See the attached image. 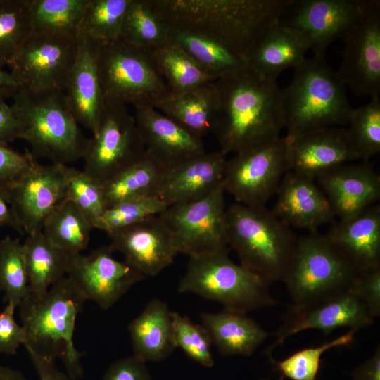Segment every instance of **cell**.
<instances>
[{"label": "cell", "mask_w": 380, "mask_h": 380, "mask_svg": "<svg viewBox=\"0 0 380 380\" xmlns=\"http://www.w3.org/2000/svg\"><path fill=\"white\" fill-rule=\"evenodd\" d=\"M218 108L213 133L220 151L239 153L272 141L284 129L282 89L247 65L214 82Z\"/></svg>", "instance_id": "obj_1"}, {"label": "cell", "mask_w": 380, "mask_h": 380, "mask_svg": "<svg viewBox=\"0 0 380 380\" xmlns=\"http://www.w3.org/2000/svg\"><path fill=\"white\" fill-rule=\"evenodd\" d=\"M170 30L216 39L245 57L291 0H151Z\"/></svg>", "instance_id": "obj_2"}, {"label": "cell", "mask_w": 380, "mask_h": 380, "mask_svg": "<svg viewBox=\"0 0 380 380\" xmlns=\"http://www.w3.org/2000/svg\"><path fill=\"white\" fill-rule=\"evenodd\" d=\"M85 300L65 276L42 296L28 293L19 305L26 350L53 361L60 358L70 380L83 376L82 353L74 345L73 334L77 317Z\"/></svg>", "instance_id": "obj_3"}, {"label": "cell", "mask_w": 380, "mask_h": 380, "mask_svg": "<svg viewBox=\"0 0 380 380\" xmlns=\"http://www.w3.org/2000/svg\"><path fill=\"white\" fill-rule=\"evenodd\" d=\"M282 93L284 129L290 139L348 124L354 109L345 85L325 56L305 58L294 68L292 81Z\"/></svg>", "instance_id": "obj_4"}, {"label": "cell", "mask_w": 380, "mask_h": 380, "mask_svg": "<svg viewBox=\"0 0 380 380\" xmlns=\"http://www.w3.org/2000/svg\"><path fill=\"white\" fill-rule=\"evenodd\" d=\"M228 246L240 265L270 284L283 280L293 260L298 237L265 207L238 203L226 211Z\"/></svg>", "instance_id": "obj_5"}, {"label": "cell", "mask_w": 380, "mask_h": 380, "mask_svg": "<svg viewBox=\"0 0 380 380\" xmlns=\"http://www.w3.org/2000/svg\"><path fill=\"white\" fill-rule=\"evenodd\" d=\"M12 98L21 125L20 139L30 145L35 159L68 165L83 158L89 139L80 131L63 91L32 93L18 89Z\"/></svg>", "instance_id": "obj_6"}, {"label": "cell", "mask_w": 380, "mask_h": 380, "mask_svg": "<svg viewBox=\"0 0 380 380\" xmlns=\"http://www.w3.org/2000/svg\"><path fill=\"white\" fill-rule=\"evenodd\" d=\"M270 286L258 274L234 262L228 251H223L189 258L177 290L217 302L224 309L247 314L277 304Z\"/></svg>", "instance_id": "obj_7"}, {"label": "cell", "mask_w": 380, "mask_h": 380, "mask_svg": "<svg viewBox=\"0 0 380 380\" xmlns=\"http://www.w3.org/2000/svg\"><path fill=\"white\" fill-rule=\"evenodd\" d=\"M96 65L103 103L155 108L170 92L151 51L121 39L96 42Z\"/></svg>", "instance_id": "obj_8"}, {"label": "cell", "mask_w": 380, "mask_h": 380, "mask_svg": "<svg viewBox=\"0 0 380 380\" xmlns=\"http://www.w3.org/2000/svg\"><path fill=\"white\" fill-rule=\"evenodd\" d=\"M357 275L325 234L315 232L298 237L282 281L292 298V306L300 308L351 290Z\"/></svg>", "instance_id": "obj_9"}, {"label": "cell", "mask_w": 380, "mask_h": 380, "mask_svg": "<svg viewBox=\"0 0 380 380\" xmlns=\"http://www.w3.org/2000/svg\"><path fill=\"white\" fill-rule=\"evenodd\" d=\"M289 172V141L279 138L239 152L227 159L222 186L236 203L265 207Z\"/></svg>", "instance_id": "obj_10"}, {"label": "cell", "mask_w": 380, "mask_h": 380, "mask_svg": "<svg viewBox=\"0 0 380 380\" xmlns=\"http://www.w3.org/2000/svg\"><path fill=\"white\" fill-rule=\"evenodd\" d=\"M225 193L222 182L208 195L170 205L159 215L173 236L178 253L191 258L228 251Z\"/></svg>", "instance_id": "obj_11"}, {"label": "cell", "mask_w": 380, "mask_h": 380, "mask_svg": "<svg viewBox=\"0 0 380 380\" xmlns=\"http://www.w3.org/2000/svg\"><path fill=\"white\" fill-rule=\"evenodd\" d=\"M77 51V37L32 32L8 67L19 89L63 91Z\"/></svg>", "instance_id": "obj_12"}, {"label": "cell", "mask_w": 380, "mask_h": 380, "mask_svg": "<svg viewBox=\"0 0 380 380\" xmlns=\"http://www.w3.org/2000/svg\"><path fill=\"white\" fill-rule=\"evenodd\" d=\"M145 146L127 106L104 103L97 133L89 139L83 171L101 184L139 160Z\"/></svg>", "instance_id": "obj_13"}, {"label": "cell", "mask_w": 380, "mask_h": 380, "mask_svg": "<svg viewBox=\"0 0 380 380\" xmlns=\"http://www.w3.org/2000/svg\"><path fill=\"white\" fill-rule=\"evenodd\" d=\"M373 0H291L279 23L298 32L314 55L343 39Z\"/></svg>", "instance_id": "obj_14"}, {"label": "cell", "mask_w": 380, "mask_h": 380, "mask_svg": "<svg viewBox=\"0 0 380 380\" xmlns=\"http://www.w3.org/2000/svg\"><path fill=\"white\" fill-rule=\"evenodd\" d=\"M338 70L345 85L357 96L380 94V1L372 4L343 37Z\"/></svg>", "instance_id": "obj_15"}, {"label": "cell", "mask_w": 380, "mask_h": 380, "mask_svg": "<svg viewBox=\"0 0 380 380\" xmlns=\"http://www.w3.org/2000/svg\"><path fill=\"white\" fill-rule=\"evenodd\" d=\"M109 246L89 255H69L66 276L84 299L100 308L112 307L132 286L146 277L127 262L116 260Z\"/></svg>", "instance_id": "obj_16"}, {"label": "cell", "mask_w": 380, "mask_h": 380, "mask_svg": "<svg viewBox=\"0 0 380 380\" xmlns=\"http://www.w3.org/2000/svg\"><path fill=\"white\" fill-rule=\"evenodd\" d=\"M68 167L37 162L9 193L7 201L26 236L42 230L46 218L66 198Z\"/></svg>", "instance_id": "obj_17"}, {"label": "cell", "mask_w": 380, "mask_h": 380, "mask_svg": "<svg viewBox=\"0 0 380 380\" xmlns=\"http://www.w3.org/2000/svg\"><path fill=\"white\" fill-rule=\"evenodd\" d=\"M374 319L366 305L351 290L307 306H291L284 316L282 325L274 334L276 340L267 349L266 354L272 356L275 347L282 345L291 336L307 329H317L324 334L342 327L358 331L372 324Z\"/></svg>", "instance_id": "obj_18"}, {"label": "cell", "mask_w": 380, "mask_h": 380, "mask_svg": "<svg viewBox=\"0 0 380 380\" xmlns=\"http://www.w3.org/2000/svg\"><path fill=\"white\" fill-rule=\"evenodd\" d=\"M112 251L145 277H155L169 267L178 251L173 236L159 215L108 234Z\"/></svg>", "instance_id": "obj_19"}, {"label": "cell", "mask_w": 380, "mask_h": 380, "mask_svg": "<svg viewBox=\"0 0 380 380\" xmlns=\"http://www.w3.org/2000/svg\"><path fill=\"white\" fill-rule=\"evenodd\" d=\"M287 139L289 172L312 180L340 165L360 160L343 127L324 128Z\"/></svg>", "instance_id": "obj_20"}, {"label": "cell", "mask_w": 380, "mask_h": 380, "mask_svg": "<svg viewBox=\"0 0 380 380\" xmlns=\"http://www.w3.org/2000/svg\"><path fill=\"white\" fill-rule=\"evenodd\" d=\"M315 181L339 220L355 216L380 199V176L367 161L340 165Z\"/></svg>", "instance_id": "obj_21"}, {"label": "cell", "mask_w": 380, "mask_h": 380, "mask_svg": "<svg viewBox=\"0 0 380 380\" xmlns=\"http://www.w3.org/2000/svg\"><path fill=\"white\" fill-rule=\"evenodd\" d=\"M77 51L63 91L65 101L78 125L95 135L104 103L96 65V42L77 35Z\"/></svg>", "instance_id": "obj_22"}, {"label": "cell", "mask_w": 380, "mask_h": 380, "mask_svg": "<svg viewBox=\"0 0 380 380\" xmlns=\"http://www.w3.org/2000/svg\"><path fill=\"white\" fill-rule=\"evenodd\" d=\"M134 110L146 151L166 168L205 152L203 139L154 107L141 106Z\"/></svg>", "instance_id": "obj_23"}, {"label": "cell", "mask_w": 380, "mask_h": 380, "mask_svg": "<svg viewBox=\"0 0 380 380\" xmlns=\"http://www.w3.org/2000/svg\"><path fill=\"white\" fill-rule=\"evenodd\" d=\"M272 213L290 228L317 232L334 221V213L315 180L288 172L282 178Z\"/></svg>", "instance_id": "obj_24"}, {"label": "cell", "mask_w": 380, "mask_h": 380, "mask_svg": "<svg viewBox=\"0 0 380 380\" xmlns=\"http://www.w3.org/2000/svg\"><path fill=\"white\" fill-rule=\"evenodd\" d=\"M328 241L359 274L380 268V205L331 224Z\"/></svg>", "instance_id": "obj_25"}, {"label": "cell", "mask_w": 380, "mask_h": 380, "mask_svg": "<svg viewBox=\"0 0 380 380\" xmlns=\"http://www.w3.org/2000/svg\"><path fill=\"white\" fill-rule=\"evenodd\" d=\"M226 155L204 152L166 169L157 196L168 206L201 198L222 184Z\"/></svg>", "instance_id": "obj_26"}, {"label": "cell", "mask_w": 380, "mask_h": 380, "mask_svg": "<svg viewBox=\"0 0 380 380\" xmlns=\"http://www.w3.org/2000/svg\"><path fill=\"white\" fill-rule=\"evenodd\" d=\"M308 50L307 42L298 32L278 20L255 41L245 60L261 76L277 80L285 70L300 65Z\"/></svg>", "instance_id": "obj_27"}, {"label": "cell", "mask_w": 380, "mask_h": 380, "mask_svg": "<svg viewBox=\"0 0 380 380\" xmlns=\"http://www.w3.org/2000/svg\"><path fill=\"white\" fill-rule=\"evenodd\" d=\"M133 355L146 362H158L176 348L172 311L159 298L152 299L129 324Z\"/></svg>", "instance_id": "obj_28"}, {"label": "cell", "mask_w": 380, "mask_h": 380, "mask_svg": "<svg viewBox=\"0 0 380 380\" xmlns=\"http://www.w3.org/2000/svg\"><path fill=\"white\" fill-rule=\"evenodd\" d=\"M202 325L222 355L251 356L270 335L246 313L223 309L203 312Z\"/></svg>", "instance_id": "obj_29"}, {"label": "cell", "mask_w": 380, "mask_h": 380, "mask_svg": "<svg viewBox=\"0 0 380 380\" xmlns=\"http://www.w3.org/2000/svg\"><path fill=\"white\" fill-rule=\"evenodd\" d=\"M214 82L184 92H169L155 108L203 139L213 133L217 115L218 97Z\"/></svg>", "instance_id": "obj_30"}, {"label": "cell", "mask_w": 380, "mask_h": 380, "mask_svg": "<svg viewBox=\"0 0 380 380\" xmlns=\"http://www.w3.org/2000/svg\"><path fill=\"white\" fill-rule=\"evenodd\" d=\"M166 169L145 151L139 160L102 184L106 208L125 200L157 196Z\"/></svg>", "instance_id": "obj_31"}, {"label": "cell", "mask_w": 380, "mask_h": 380, "mask_svg": "<svg viewBox=\"0 0 380 380\" xmlns=\"http://www.w3.org/2000/svg\"><path fill=\"white\" fill-rule=\"evenodd\" d=\"M23 244L29 293L42 296L66 276L69 255L54 246L42 230L27 235Z\"/></svg>", "instance_id": "obj_32"}, {"label": "cell", "mask_w": 380, "mask_h": 380, "mask_svg": "<svg viewBox=\"0 0 380 380\" xmlns=\"http://www.w3.org/2000/svg\"><path fill=\"white\" fill-rule=\"evenodd\" d=\"M168 38L216 80L247 65L242 56L213 38L170 29Z\"/></svg>", "instance_id": "obj_33"}, {"label": "cell", "mask_w": 380, "mask_h": 380, "mask_svg": "<svg viewBox=\"0 0 380 380\" xmlns=\"http://www.w3.org/2000/svg\"><path fill=\"white\" fill-rule=\"evenodd\" d=\"M151 53L171 93L187 91L216 80L179 46L170 40Z\"/></svg>", "instance_id": "obj_34"}, {"label": "cell", "mask_w": 380, "mask_h": 380, "mask_svg": "<svg viewBox=\"0 0 380 380\" xmlns=\"http://www.w3.org/2000/svg\"><path fill=\"white\" fill-rule=\"evenodd\" d=\"M92 229L77 206L65 198L46 218L42 231L54 246L73 255L88 247Z\"/></svg>", "instance_id": "obj_35"}, {"label": "cell", "mask_w": 380, "mask_h": 380, "mask_svg": "<svg viewBox=\"0 0 380 380\" xmlns=\"http://www.w3.org/2000/svg\"><path fill=\"white\" fill-rule=\"evenodd\" d=\"M119 39L151 52L169 41L168 28L151 0H131Z\"/></svg>", "instance_id": "obj_36"}, {"label": "cell", "mask_w": 380, "mask_h": 380, "mask_svg": "<svg viewBox=\"0 0 380 380\" xmlns=\"http://www.w3.org/2000/svg\"><path fill=\"white\" fill-rule=\"evenodd\" d=\"M89 0H29L32 32L77 37Z\"/></svg>", "instance_id": "obj_37"}, {"label": "cell", "mask_w": 380, "mask_h": 380, "mask_svg": "<svg viewBox=\"0 0 380 380\" xmlns=\"http://www.w3.org/2000/svg\"><path fill=\"white\" fill-rule=\"evenodd\" d=\"M131 0H89L79 23L77 35L96 42L118 39Z\"/></svg>", "instance_id": "obj_38"}, {"label": "cell", "mask_w": 380, "mask_h": 380, "mask_svg": "<svg viewBox=\"0 0 380 380\" xmlns=\"http://www.w3.org/2000/svg\"><path fill=\"white\" fill-rule=\"evenodd\" d=\"M0 290L16 308L29 293L25 246L8 235L0 239Z\"/></svg>", "instance_id": "obj_39"}, {"label": "cell", "mask_w": 380, "mask_h": 380, "mask_svg": "<svg viewBox=\"0 0 380 380\" xmlns=\"http://www.w3.org/2000/svg\"><path fill=\"white\" fill-rule=\"evenodd\" d=\"M356 331L350 329L318 346L298 350L281 360H276L270 356V362L274 370L280 374L279 380H317L322 355L331 348L349 346L353 341Z\"/></svg>", "instance_id": "obj_40"}, {"label": "cell", "mask_w": 380, "mask_h": 380, "mask_svg": "<svg viewBox=\"0 0 380 380\" xmlns=\"http://www.w3.org/2000/svg\"><path fill=\"white\" fill-rule=\"evenodd\" d=\"M29 0H0V68L32 34Z\"/></svg>", "instance_id": "obj_41"}, {"label": "cell", "mask_w": 380, "mask_h": 380, "mask_svg": "<svg viewBox=\"0 0 380 380\" xmlns=\"http://www.w3.org/2000/svg\"><path fill=\"white\" fill-rule=\"evenodd\" d=\"M346 129L360 160L367 161L380 151V99L372 97L366 105L353 109Z\"/></svg>", "instance_id": "obj_42"}, {"label": "cell", "mask_w": 380, "mask_h": 380, "mask_svg": "<svg viewBox=\"0 0 380 380\" xmlns=\"http://www.w3.org/2000/svg\"><path fill=\"white\" fill-rule=\"evenodd\" d=\"M167 205L158 196L125 200L107 208L95 225L108 235L163 213Z\"/></svg>", "instance_id": "obj_43"}, {"label": "cell", "mask_w": 380, "mask_h": 380, "mask_svg": "<svg viewBox=\"0 0 380 380\" xmlns=\"http://www.w3.org/2000/svg\"><path fill=\"white\" fill-rule=\"evenodd\" d=\"M66 198L77 206L94 229L106 209L102 184L83 170L69 166Z\"/></svg>", "instance_id": "obj_44"}, {"label": "cell", "mask_w": 380, "mask_h": 380, "mask_svg": "<svg viewBox=\"0 0 380 380\" xmlns=\"http://www.w3.org/2000/svg\"><path fill=\"white\" fill-rule=\"evenodd\" d=\"M173 338L176 348L199 365L210 368L215 361L210 337L202 324L194 323L188 317L172 311Z\"/></svg>", "instance_id": "obj_45"}, {"label": "cell", "mask_w": 380, "mask_h": 380, "mask_svg": "<svg viewBox=\"0 0 380 380\" xmlns=\"http://www.w3.org/2000/svg\"><path fill=\"white\" fill-rule=\"evenodd\" d=\"M36 163L30 152L20 153L0 144V193L6 201L12 189Z\"/></svg>", "instance_id": "obj_46"}, {"label": "cell", "mask_w": 380, "mask_h": 380, "mask_svg": "<svg viewBox=\"0 0 380 380\" xmlns=\"http://www.w3.org/2000/svg\"><path fill=\"white\" fill-rule=\"evenodd\" d=\"M351 291L363 302L374 318L380 315V268L359 274Z\"/></svg>", "instance_id": "obj_47"}, {"label": "cell", "mask_w": 380, "mask_h": 380, "mask_svg": "<svg viewBox=\"0 0 380 380\" xmlns=\"http://www.w3.org/2000/svg\"><path fill=\"white\" fill-rule=\"evenodd\" d=\"M15 308L12 303H6L0 312V353L15 355L19 346L25 342L24 329L14 317Z\"/></svg>", "instance_id": "obj_48"}, {"label": "cell", "mask_w": 380, "mask_h": 380, "mask_svg": "<svg viewBox=\"0 0 380 380\" xmlns=\"http://www.w3.org/2000/svg\"><path fill=\"white\" fill-rule=\"evenodd\" d=\"M103 380H152L146 362L134 355L112 363Z\"/></svg>", "instance_id": "obj_49"}, {"label": "cell", "mask_w": 380, "mask_h": 380, "mask_svg": "<svg viewBox=\"0 0 380 380\" xmlns=\"http://www.w3.org/2000/svg\"><path fill=\"white\" fill-rule=\"evenodd\" d=\"M20 122L12 106L0 99V144L8 145L20 139Z\"/></svg>", "instance_id": "obj_50"}, {"label": "cell", "mask_w": 380, "mask_h": 380, "mask_svg": "<svg viewBox=\"0 0 380 380\" xmlns=\"http://www.w3.org/2000/svg\"><path fill=\"white\" fill-rule=\"evenodd\" d=\"M39 380H70L67 374L58 370L53 360L27 350Z\"/></svg>", "instance_id": "obj_51"}, {"label": "cell", "mask_w": 380, "mask_h": 380, "mask_svg": "<svg viewBox=\"0 0 380 380\" xmlns=\"http://www.w3.org/2000/svg\"><path fill=\"white\" fill-rule=\"evenodd\" d=\"M353 380H380V347L372 355L355 367L351 373Z\"/></svg>", "instance_id": "obj_52"}, {"label": "cell", "mask_w": 380, "mask_h": 380, "mask_svg": "<svg viewBox=\"0 0 380 380\" xmlns=\"http://www.w3.org/2000/svg\"><path fill=\"white\" fill-rule=\"evenodd\" d=\"M8 227L21 235H25L10 204L0 193V227Z\"/></svg>", "instance_id": "obj_53"}, {"label": "cell", "mask_w": 380, "mask_h": 380, "mask_svg": "<svg viewBox=\"0 0 380 380\" xmlns=\"http://www.w3.org/2000/svg\"><path fill=\"white\" fill-rule=\"evenodd\" d=\"M18 89V84L11 74L0 68V99L13 97Z\"/></svg>", "instance_id": "obj_54"}, {"label": "cell", "mask_w": 380, "mask_h": 380, "mask_svg": "<svg viewBox=\"0 0 380 380\" xmlns=\"http://www.w3.org/2000/svg\"><path fill=\"white\" fill-rule=\"evenodd\" d=\"M0 380H28L23 373L0 364Z\"/></svg>", "instance_id": "obj_55"}, {"label": "cell", "mask_w": 380, "mask_h": 380, "mask_svg": "<svg viewBox=\"0 0 380 380\" xmlns=\"http://www.w3.org/2000/svg\"><path fill=\"white\" fill-rule=\"evenodd\" d=\"M260 380H271V379H260Z\"/></svg>", "instance_id": "obj_56"}]
</instances>
